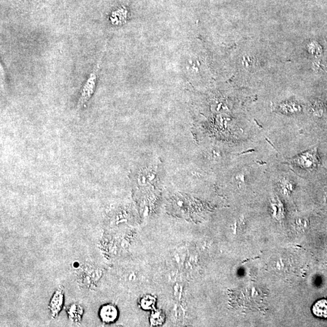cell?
<instances>
[{
    "label": "cell",
    "mask_w": 327,
    "mask_h": 327,
    "mask_svg": "<svg viewBox=\"0 0 327 327\" xmlns=\"http://www.w3.org/2000/svg\"><path fill=\"white\" fill-rule=\"evenodd\" d=\"M155 299L151 296H146L141 300V306L144 310H151L154 307Z\"/></svg>",
    "instance_id": "5"
},
{
    "label": "cell",
    "mask_w": 327,
    "mask_h": 327,
    "mask_svg": "<svg viewBox=\"0 0 327 327\" xmlns=\"http://www.w3.org/2000/svg\"><path fill=\"white\" fill-rule=\"evenodd\" d=\"M64 303V292L62 289L58 290L53 295L49 306L52 317H57L62 310Z\"/></svg>",
    "instance_id": "2"
},
{
    "label": "cell",
    "mask_w": 327,
    "mask_h": 327,
    "mask_svg": "<svg viewBox=\"0 0 327 327\" xmlns=\"http://www.w3.org/2000/svg\"><path fill=\"white\" fill-rule=\"evenodd\" d=\"M105 48H106V44H105L104 51H102L101 55H100L96 66L92 71L91 74L89 75L88 78L87 79L83 86L82 87L77 104L78 110L86 107V105L88 104L89 100L91 99L92 97L93 96L95 91H96L98 75L100 65H101V60L102 57H103Z\"/></svg>",
    "instance_id": "1"
},
{
    "label": "cell",
    "mask_w": 327,
    "mask_h": 327,
    "mask_svg": "<svg viewBox=\"0 0 327 327\" xmlns=\"http://www.w3.org/2000/svg\"><path fill=\"white\" fill-rule=\"evenodd\" d=\"M99 315L102 322L109 324L117 320L118 312L117 308L114 305L105 304L100 308Z\"/></svg>",
    "instance_id": "3"
},
{
    "label": "cell",
    "mask_w": 327,
    "mask_h": 327,
    "mask_svg": "<svg viewBox=\"0 0 327 327\" xmlns=\"http://www.w3.org/2000/svg\"><path fill=\"white\" fill-rule=\"evenodd\" d=\"M312 310L314 315L317 317L327 318V300H318L313 305Z\"/></svg>",
    "instance_id": "4"
}]
</instances>
